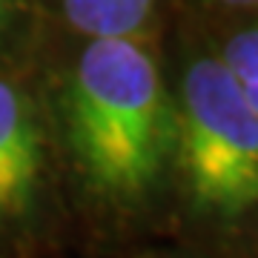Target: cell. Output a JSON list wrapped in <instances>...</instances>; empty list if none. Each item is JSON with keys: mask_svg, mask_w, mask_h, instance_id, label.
Segmentation results:
<instances>
[{"mask_svg": "<svg viewBox=\"0 0 258 258\" xmlns=\"http://www.w3.org/2000/svg\"><path fill=\"white\" fill-rule=\"evenodd\" d=\"M69 138L89 184L112 198H138L164 172L169 106L135 35L89 37L69 86Z\"/></svg>", "mask_w": 258, "mask_h": 258, "instance_id": "obj_1", "label": "cell"}, {"mask_svg": "<svg viewBox=\"0 0 258 258\" xmlns=\"http://www.w3.org/2000/svg\"><path fill=\"white\" fill-rule=\"evenodd\" d=\"M184 166L201 207L258 204V112L221 57H201L184 81Z\"/></svg>", "mask_w": 258, "mask_h": 258, "instance_id": "obj_2", "label": "cell"}, {"mask_svg": "<svg viewBox=\"0 0 258 258\" xmlns=\"http://www.w3.org/2000/svg\"><path fill=\"white\" fill-rule=\"evenodd\" d=\"M40 161V135L26 98L0 81V218H15L32 204Z\"/></svg>", "mask_w": 258, "mask_h": 258, "instance_id": "obj_3", "label": "cell"}, {"mask_svg": "<svg viewBox=\"0 0 258 258\" xmlns=\"http://www.w3.org/2000/svg\"><path fill=\"white\" fill-rule=\"evenodd\" d=\"M155 0H60L66 20L89 37L138 35Z\"/></svg>", "mask_w": 258, "mask_h": 258, "instance_id": "obj_4", "label": "cell"}, {"mask_svg": "<svg viewBox=\"0 0 258 258\" xmlns=\"http://www.w3.org/2000/svg\"><path fill=\"white\" fill-rule=\"evenodd\" d=\"M221 60L232 72L241 92L247 95V101L258 112V26L244 29L235 37H230L224 46Z\"/></svg>", "mask_w": 258, "mask_h": 258, "instance_id": "obj_5", "label": "cell"}, {"mask_svg": "<svg viewBox=\"0 0 258 258\" xmlns=\"http://www.w3.org/2000/svg\"><path fill=\"white\" fill-rule=\"evenodd\" d=\"M224 3H230V6H252L258 0H224Z\"/></svg>", "mask_w": 258, "mask_h": 258, "instance_id": "obj_6", "label": "cell"}, {"mask_svg": "<svg viewBox=\"0 0 258 258\" xmlns=\"http://www.w3.org/2000/svg\"><path fill=\"white\" fill-rule=\"evenodd\" d=\"M0 20H3V0H0Z\"/></svg>", "mask_w": 258, "mask_h": 258, "instance_id": "obj_7", "label": "cell"}]
</instances>
